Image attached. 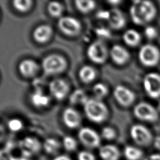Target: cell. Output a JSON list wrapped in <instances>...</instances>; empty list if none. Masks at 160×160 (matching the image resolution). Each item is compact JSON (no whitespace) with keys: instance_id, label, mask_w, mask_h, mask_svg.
<instances>
[{"instance_id":"obj_1","label":"cell","mask_w":160,"mask_h":160,"mask_svg":"<svg viewBox=\"0 0 160 160\" xmlns=\"http://www.w3.org/2000/svg\"><path fill=\"white\" fill-rule=\"evenodd\" d=\"M132 22L137 25H145L156 16V9L149 1H134L129 9Z\"/></svg>"},{"instance_id":"obj_2","label":"cell","mask_w":160,"mask_h":160,"mask_svg":"<svg viewBox=\"0 0 160 160\" xmlns=\"http://www.w3.org/2000/svg\"><path fill=\"white\" fill-rule=\"evenodd\" d=\"M84 109L87 118L96 123L104 121L109 113L106 104L97 99H88L84 104Z\"/></svg>"},{"instance_id":"obj_3","label":"cell","mask_w":160,"mask_h":160,"mask_svg":"<svg viewBox=\"0 0 160 160\" xmlns=\"http://www.w3.org/2000/svg\"><path fill=\"white\" fill-rule=\"evenodd\" d=\"M42 69L46 74H56L63 72L67 67L66 59L56 54H49L46 56L42 61Z\"/></svg>"},{"instance_id":"obj_4","label":"cell","mask_w":160,"mask_h":160,"mask_svg":"<svg viewBox=\"0 0 160 160\" xmlns=\"http://www.w3.org/2000/svg\"><path fill=\"white\" fill-rule=\"evenodd\" d=\"M138 58L142 65L147 67L154 66L160 60V51L156 46L146 44L140 48Z\"/></svg>"},{"instance_id":"obj_5","label":"cell","mask_w":160,"mask_h":160,"mask_svg":"<svg viewBox=\"0 0 160 160\" xmlns=\"http://www.w3.org/2000/svg\"><path fill=\"white\" fill-rule=\"evenodd\" d=\"M133 113L138 119L148 122L156 121L159 116L158 109L146 102L137 104L134 108Z\"/></svg>"},{"instance_id":"obj_6","label":"cell","mask_w":160,"mask_h":160,"mask_svg":"<svg viewBox=\"0 0 160 160\" xmlns=\"http://www.w3.org/2000/svg\"><path fill=\"white\" fill-rule=\"evenodd\" d=\"M87 55L89 59L96 64L104 63L109 55L106 46L101 41H94L88 48Z\"/></svg>"},{"instance_id":"obj_7","label":"cell","mask_w":160,"mask_h":160,"mask_svg":"<svg viewBox=\"0 0 160 160\" xmlns=\"http://www.w3.org/2000/svg\"><path fill=\"white\" fill-rule=\"evenodd\" d=\"M142 84L145 92L150 98L153 99L160 98V74L156 72L146 74Z\"/></svg>"},{"instance_id":"obj_8","label":"cell","mask_w":160,"mask_h":160,"mask_svg":"<svg viewBox=\"0 0 160 160\" xmlns=\"http://www.w3.org/2000/svg\"><path fill=\"white\" fill-rule=\"evenodd\" d=\"M130 134L133 141L139 146H148L152 140L151 131L146 126L136 124L131 126Z\"/></svg>"},{"instance_id":"obj_9","label":"cell","mask_w":160,"mask_h":160,"mask_svg":"<svg viewBox=\"0 0 160 160\" xmlns=\"http://www.w3.org/2000/svg\"><path fill=\"white\" fill-rule=\"evenodd\" d=\"M58 26L64 34L69 36L78 35L81 29V22L71 16L61 17L58 21Z\"/></svg>"},{"instance_id":"obj_10","label":"cell","mask_w":160,"mask_h":160,"mask_svg":"<svg viewBox=\"0 0 160 160\" xmlns=\"http://www.w3.org/2000/svg\"><path fill=\"white\" fill-rule=\"evenodd\" d=\"M78 135L81 143L87 148H95L99 146L101 140L98 133L90 128H82Z\"/></svg>"},{"instance_id":"obj_11","label":"cell","mask_w":160,"mask_h":160,"mask_svg":"<svg viewBox=\"0 0 160 160\" xmlns=\"http://www.w3.org/2000/svg\"><path fill=\"white\" fill-rule=\"evenodd\" d=\"M113 95L117 102L124 107L132 104L136 98L133 91L122 85H118L114 88Z\"/></svg>"},{"instance_id":"obj_12","label":"cell","mask_w":160,"mask_h":160,"mask_svg":"<svg viewBox=\"0 0 160 160\" xmlns=\"http://www.w3.org/2000/svg\"><path fill=\"white\" fill-rule=\"evenodd\" d=\"M51 94L58 100H62L66 97L69 91V84L62 79L56 78L52 80L49 84Z\"/></svg>"},{"instance_id":"obj_13","label":"cell","mask_w":160,"mask_h":160,"mask_svg":"<svg viewBox=\"0 0 160 160\" xmlns=\"http://www.w3.org/2000/svg\"><path fill=\"white\" fill-rule=\"evenodd\" d=\"M20 147L22 156L27 158L32 154L38 152L41 149V145L38 139L34 137L28 136L21 141Z\"/></svg>"},{"instance_id":"obj_14","label":"cell","mask_w":160,"mask_h":160,"mask_svg":"<svg viewBox=\"0 0 160 160\" xmlns=\"http://www.w3.org/2000/svg\"><path fill=\"white\" fill-rule=\"evenodd\" d=\"M62 120L68 128L74 129L81 124V117L76 109L72 108H67L62 112Z\"/></svg>"},{"instance_id":"obj_15","label":"cell","mask_w":160,"mask_h":160,"mask_svg":"<svg viewBox=\"0 0 160 160\" xmlns=\"http://www.w3.org/2000/svg\"><path fill=\"white\" fill-rule=\"evenodd\" d=\"M107 21L111 28L114 29H121L126 24V18L123 12L116 8H113L109 11Z\"/></svg>"},{"instance_id":"obj_16","label":"cell","mask_w":160,"mask_h":160,"mask_svg":"<svg viewBox=\"0 0 160 160\" xmlns=\"http://www.w3.org/2000/svg\"><path fill=\"white\" fill-rule=\"evenodd\" d=\"M109 54L112 61L118 65L124 64L130 58L128 51L118 44H115L111 48Z\"/></svg>"},{"instance_id":"obj_17","label":"cell","mask_w":160,"mask_h":160,"mask_svg":"<svg viewBox=\"0 0 160 160\" xmlns=\"http://www.w3.org/2000/svg\"><path fill=\"white\" fill-rule=\"evenodd\" d=\"M19 72L26 78L34 76L39 71V64L32 59H24L18 66Z\"/></svg>"},{"instance_id":"obj_18","label":"cell","mask_w":160,"mask_h":160,"mask_svg":"<svg viewBox=\"0 0 160 160\" xmlns=\"http://www.w3.org/2000/svg\"><path fill=\"white\" fill-rule=\"evenodd\" d=\"M52 34V28L48 24H41L34 29L32 36L39 43H44L49 41Z\"/></svg>"},{"instance_id":"obj_19","label":"cell","mask_w":160,"mask_h":160,"mask_svg":"<svg viewBox=\"0 0 160 160\" xmlns=\"http://www.w3.org/2000/svg\"><path fill=\"white\" fill-rule=\"evenodd\" d=\"M99 154L102 160H118L121 153L117 146L113 144H106L100 148Z\"/></svg>"},{"instance_id":"obj_20","label":"cell","mask_w":160,"mask_h":160,"mask_svg":"<svg viewBox=\"0 0 160 160\" xmlns=\"http://www.w3.org/2000/svg\"><path fill=\"white\" fill-rule=\"evenodd\" d=\"M122 39L126 44L131 47H134L140 42L141 35L136 30L129 29L124 32Z\"/></svg>"},{"instance_id":"obj_21","label":"cell","mask_w":160,"mask_h":160,"mask_svg":"<svg viewBox=\"0 0 160 160\" xmlns=\"http://www.w3.org/2000/svg\"><path fill=\"white\" fill-rule=\"evenodd\" d=\"M96 72L95 69L88 65L83 66L79 71V77L84 83H89L96 78Z\"/></svg>"},{"instance_id":"obj_22","label":"cell","mask_w":160,"mask_h":160,"mask_svg":"<svg viewBox=\"0 0 160 160\" xmlns=\"http://www.w3.org/2000/svg\"><path fill=\"white\" fill-rule=\"evenodd\" d=\"M31 101L36 107H44L49 104V98L41 91H36L31 94Z\"/></svg>"},{"instance_id":"obj_23","label":"cell","mask_w":160,"mask_h":160,"mask_svg":"<svg viewBox=\"0 0 160 160\" xmlns=\"http://www.w3.org/2000/svg\"><path fill=\"white\" fill-rule=\"evenodd\" d=\"M88 100V98L85 92L81 89L74 91L69 97V102L72 104H81L84 105Z\"/></svg>"},{"instance_id":"obj_24","label":"cell","mask_w":160,"mask_h":160,"mask_svg":"<svg viewBox=\"0 0 160 160\" xmlns=\"http://www.w3.org/2000/svg\"><path fill=\"white\" fill-rule=\"evenodd\" d=\"M124 154L128 160H139L143 155L141 149L132 146H127L124 148Z\"/></svg>"},{"instance_id":"obj_25","label":"cell","mask_w":160,"mask_h":160,"mask_svg":"<svg viewBox=\"0 0 160 160\" xmlns=\"http://www.w3.org/2000/svg\"><path fill=\"white\" fill-rule=\"evenodd\" d=\"M77 9L82 13H88L96 7V2L92 0H78L75 1Z\"/></svg>"},{"instance_id":"obj_26","label":"cell","mask_w":160,"mask_h":160,"mask_svg":"<svg viewBox=\"0 0 160 160\" xmlns=\"http://www.w3.org/2000/svg\"><path fill=\"white\" fill-rule=\"evenodd\" d=\"M61 144L59 142L54 138H48L43 144L44 151L50 154H54L58 152Z\"/></svg>"},{"instance_id":"obj_27","label":"cell","mask_w":160,"mask_h":160,"mask_svg":"<svg viewBox=\"0 0 160 160\" xmlns=\"http://www.w3.org/2000/svg\"><path fill=\"white\" fill-rule=\"evenodd\" d=\"M63 6L57 1H51L48 5V11L49 14L54 18L61 16L63 12Z\"/></svg>"},{"instance_id":"obj_28","label":"cell","mask_w":160,"mask_h":160,"mask_svg":"<svg viewBox=\"0 0 160 160\" xmlns=\"http://www.w3.org/2000/svg\"><path fill=\"white\" fill-rule=\"evenodd\" d=\"M108 87L104 84L101 82L96 83L92 87L93 94L96 96V99L99 100H101L106 97L108 94Z\"/></svg>"},{"instance_id":"obj_29","label":"cell","mask_w":160,"mask_h":160,"mask_svg":"<svg viewBox=\"0 0 160 160\" xmlns=\"http://www.w3.org/2000/svg\"><path fill=\"white\" fill-rule=\"evenodd\" d=\"M32 1L31 0H14L12 5L18 11L25 12L29 11L32 6Z\"/></svg>"},{"instance_id":"obj_30","label":"cell","mask_w":160,"mask_h":160,"mask_svg":"<svg viewBox=\"0 0 160 160\" xmlns=\"http://www.w3.org/2000/svg\"><path fill=\"white\" fill-rule=\"evenodd\" d=\"M62 143L64 148L68 151H72L75 150L78 146L76 140L71 136H65L63 138Z\"/></svg>"},{"instance_id":"obj_31","label":"cell","mask_w":160,"mask_h":160,"mask_svg":"<svg viewBox=\"0 0 160 160\" xmlns=\"http://www.w3.org/2000/svg\"><path fill=\"white\" fill-rule=\"evenodd\" d=\"M8 126L11 131L18 132L19 131H21V129L22 128L23 124L20 119L17 118H13L8 121Z\"/></svg>"},{"instance_id":"obj_32","label":"cell","mask_w":160,"mask_h":160,"mask_svg":"<svg viewBox=\"0 0 160 160\" xmlns=\"http://www.w3.org/2000/svg\"><path fill=\"white\" fill-rule=\"evenodd\" d=\"M101 135L103 138L107 140H112L115 138L116 136V131L109 126H106L102 128L101 131Z\"/></svg>"},{"instance_id":"obj_33","label":"cell","mask_w":160,"mask_h":160,"mask_svg":"<svg viewBox=\"0 0 160 160\" xmlns=\"http://www.w3.org/2000/svg\"><path fill=\"white\" fill-rule=\"evenodd\" d=\"M145 36L149 39H153L158 36L157 29L152 26H147L144 31Z\"/></svg>"},{"instance_id":"obj_34","label":"cell","mask_w":160,"mask_h":160,"mask_svg":"<svg viewBox=\"0 0 160 160\" xmlns=\"http://www.w3.org/2000/svg\"><path fill=\"white\" fill-rule=\"evenodd\" d=\"M78 160H96V158L92 153L87 151H82L78 154Z\"/></svg>"},{"instance_id":"obj_35","label":"cell","mask_w":160,"mask_h":160,"mask_svg":"<svg viewBox=\"0 0 160 160\" xmlns=\"http://www.w3.org/2000/svg\"><path fill=\"white\" fill-rule=\"evenodd\" d=\"M11 155L9 154L8 150L2 149L1 152L0 160H11Z\"/></svg>"},{"instance_id":"obj_36","label":"cell","mask_w":160,"mask_h":160,"mask_svg":"<svg viewBox=\"0 0 160 160\" xmlns=\"http://www.w3.org/2000/svg\"><path fill=\"white\" fill-rule=\"evenodd\" d=\"M53 160H71V159L67 155L62 154L55 157Z\"/></svg>"},{"instance_id":"obj_37","label":"cell","mask_w":160,"mask_h":160,"mask_svg":"<svg viewBox=\"0 0 160 160\" xmlns=\"http://www.w3.org/2000/svg\"><path fill=\"white\" fill-rule=\"evenodd\" d=\"M154 147L160 150V136H156L154 140Z\"/></svg>"},{"instance_id":"obj_38","label":"cell","mask_w":160,"mask_h":160,"mask_svg":"<svg viewBox=\"0 0 160 160\" xmlns=\"http://www.w3.org/2000/svg\"><path fill=\"white\" fill-rule=\"evenodd\" d=\"M148 159V160H160V154H152Z\"/></svg>"},{"instance_id":"obj_39","label":"cell","mask_w":160,"mask_h":160,"mask_svg":"<svg viewBox=\"0 0 160 160\" xmlns=\"http://www.w3.org/2000/svg\"><path fill=\"white\" fill-rule=\"evenodd\" d=\"M11 160H28L26 158L22 157V158H15L12 156H11Z\"/></svg>"},{"instance_id":"obj_40","label":"cell","mask_w":160,"mask_h":160,"mask_svg":"<svg viewBox=\"0 0 160 160\" xmlns=\"http://www.w3.org/2000/svg\"><path fill=\"white\" fill-rule=\"evenodd\" d=\"M109 4H111V5H117L118 4H119L121 2V1H108Z\"/></svg>"},{"instance_id":"obj_41","label":"cell","mask_w":160,"mask_h":160,"mask_svg":"<svg viewBox=\"0 0 160 160\" xmlns=\"http://www.w3.org/2000/svg\"><path fill=\"white\" fill-rule=\"evenodd\" d=\"M158 111H160V100L159 101L158 104Z\"/></svg>"}]
</instances>
